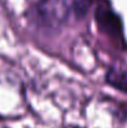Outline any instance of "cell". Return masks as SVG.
Segmentation results:
<instances>
[{
	"label": "cell",
	"instance_id": "3957f363",
	"mask_svg": "<svg viewBox=\"0 0 127 128\" xmlns=\"http://www.w3.org/2000/svg\"><path fill=\"white\" fill-rule=\"evenodd\" d=\"M106 82L111 87L127 93V70L118 68V67H110L106 74Z\"/></svg>",
	"mask_w": 127,
	"mask_h": 128
},
{
	"label": "cell",
	"instance_id": "6da1fadb",
	"mask_svg": "<svg viewBox=\"0 0 127 128\" xmlns=\"http://www.w3.org/2000/svg\"><path fill=\"white\" fill-rule=\"evenodd\" d=\"M69 0H39L29 11L30 21L38 28L57 29L69 18Z\"/></svg>",
	"mask_w": 127,
	"mask_h": 128
},
{
	"label": "cell",
	"instance_id": "5b68a950",
	"mask_svg": "<svg viewBox=\"0 0 127 128\" xmlns=\"http://www.w3.org/2000/svg\"><path fill=\"white\" fill-rule=\"evenodd\" d=\"M120 117L123 120V121H127V104L125 107L121 108V112H120Z\"/></svg>",
	"mask_w": 127,
	"mask_h": 128
},
{
	"label": "cell",
	"instance_id": "7a4b0ae2",
	"mask_svg": "<svg viewBox=\"0 0 127 128\" xmlns=\"http://www.w3.org/2000/svg\"><path fill=\"white\" fill-rule=\"evenodd\" d=\"M95 20L97 22L98 29L115 40L118 44H125V38H123V25L121 21V18L111 9V6L107 2H100L97 4L95 9Z\"/></svg>",
	"mask_w": 127,
	"mask_h": 128
},
{
	"label": "cell",
	"instance_id": "277c9868",
	"mask_svg": "<svg viewBox=\"0 0 127 128\" xmlns=\"http://www.w3.org/2000/svg\"><path fill=\"white\" fill-rule=\"evenodd\" d=\"M92 4V0H72V9H74V12L77 18L82 19L86 16L90 6Z\"/></svg>",
	"mask_w": 127,
	"mask_h": 128
}]
</instances>
